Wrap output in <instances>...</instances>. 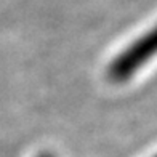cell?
Here are the masks:
<instances>
[{
    "instance_id": "obj_1",
    "label": "cell",
    "mask_w": 157,
    "mask_h": 157,
    "mask_svg": "<svg viewBox=\"0 0 157 157\" xmlns=\"http://www.w3.org/2000/svg\"><path fill=\"white\" fill-rule=\"evenodd\" d=\"M157 53V26L151 32H147L144 37L125 50L119 58L112 63L109 69V77L116 82L125 80L128 75H132L144 61Z\"/></svg>"
},
{
    "instance_id": "obj_2",
    "label": "cell",
    "mask_w": 157,
    "mask_h": 157,
    "mask_svg": "<svg viewBox=\"0 0 157 157\" xmlns=\"http://www.w3.org/2000/svg\"><path fill=\"white\" fill-rule=\"evenodd\" d=\"M40 157H52V155H48V154H44V155H40Z\"/></svg>"
}]
</instances>
